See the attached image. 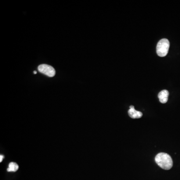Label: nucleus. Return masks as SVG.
<instances>
[{
	"instance_id": "1",
	"label": "nucleus",
	"mask_w": 180,
	"mask_h": 180,
	"mask_svg": "<svg viewBox=\"0 0 180 180\" xmlns=\"http://www.w3.org/2000/svg\"><path fill=\"white\" fill-rule=\"evenodd\" d=\"M155 161L159 166L166 170L171 169L173 165V162L171 157L165 153H160L157 155Z\"/></svg>"
},
{
	"instance_id": "2",
	"label": "nucleus",
	"mask_w": 180,
	"mask_h": 180,
	"mask_svg": "<svg viewBox=\"0 0 180 180\" xmlns=\"http://www.w3.org/2000/svg\"><path fill=\"white\" fill-rule=\"evenodd\" d=\"M170 48V42L168 39H163L157 45V53L159 56L165 57L168 54Z\"/></svg>"
},
{
	"instance_id": "3",
	"label": "nucleus",
	"mask_w": 180,
	"mask_h": 180,
	"mask_svg": "<svg viewBox=\"0 0 180 180\" xmlns=\"http://www.w3.org/2000/svg\"><path fill=\"white\" fill-rule=\"evenodd\" d=\"M38 69L41 73L50 77H53L55 75V70L54 69V68L51 66L46 64H42L38 67Z\"/></svg>"
},
{
	"instance_id": "4",
	"label": "nucleus",
	"mask_w": 180,
	"mask_h": 180,
	"mask_svg": "<svg viewBox=\"0 0 180 180\" xmlns=\"http://www.w3.org/2000/svg\"><path fill=\"white\" fill-rule=\"evenodd\" d=\"M129 116L132 119H139L141 118L143 114L140 111H136L133 106H130V109L128 111Z\"/></svg>"
},
{
	"instance_id": "5",
	"label": "nucleus",
	"mask_w": 180,
	"mask_h": 180,
	"mask_svg": "<svg viewBox=\"0 0 180 180\" xmlns=\"http://www.w3.org/2000/svg\"><path fill=\"white\" fill-rule=\"evenodd\" d=\"M169 92L166 90H162L158 94V98L160 102L163 104H165L168 101L169 97Z\"/></svg>"
},
{
	"instance_id": "6",
	"label": "nucleus",
	"mask_w": 180,
	"mask_h": 180,
	"mask_svg": "<svg viewBox=\"0 0 180 180\" xmlns=\"http://www.w3.org/2000/svg\"><path fill=\"white\" fill-rule=\"evenodd\" d=\"M19 169V166L15 162H11L9 164V167L7 169L8 172H16Z\"/></svg>"
},
{
	"instance_id": "7",
	"label": "nucleus",
	"mask_w": 180,
	"mask_h": 180,
	"mask_svg": "<svg viewBox=\"0 0 180 180\" xmlns=\"http://www.w3.org/2000/svg\"><path fill=\"white\" fill-rule=\"evenodd\" d=\"M4 158V156L3 155H0V162H2V161H3V159Z\"/></svg>"
},
{
	"instance_id": "8",
	"label": "nucleus",
	"mask_w": 180,
	"mask_h": 180,
	"mask_svg": "<svg viewBox=\"0 0 180 180\" xmlns=\"http://www.w3.org/2000/svg\"><path fill=\"white\" fill-rule=\"evenodd\" d=\"M34 74H37V71H34Z\"/></svg>"
}]
</instances>
